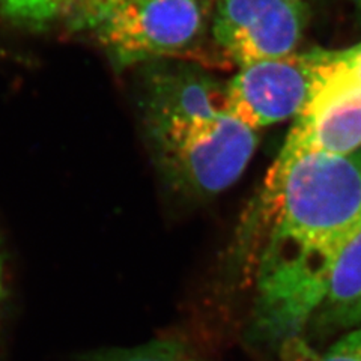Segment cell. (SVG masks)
Returning <instances> with one entry per match:
<instances>
[{
  "label": "cell",
  "instance_id": "obj_5",
  "mask_svg": "<svg viewBox=\"0 0 361 361\" xmlns=\"http://www.w3.org/2000/svg\"><path fill=\"white\" fill-rule=\"evenodd\" d=\"M319 49L243 66L226 86L228 111L252 130L295 119L306 106Z\"/></svg>",
  "mask_w": 361,
  "mask_h": 361
},
{
  "label": "cell",
  "instance_id": "obj_1",
  "mask_svg": "<svg viewBox=\"0 0 361 361\" xmlns=\"http://www.w3.org/2000/svg\"><path fill=\"white\" fill-rule=\"evenodd\" d=\"M361 229V148L277 157L243 226L253 259L252 334L286 346L312 324L343 248Z\"/></svg>",
  "mask_w": 361,
  "mask_h": 361
},
{
  "label": "cell",
  "instance_id": "obj_11",
  "mask_svg": "<svg viewBox=\"0 0 361 361\" xmlns=\"http://www.w3.org/2000/svg\"><path fill=\"white\" fill-rule=\"evenodd\" d=\"M326 70L361 89V42L345 50H322Z\"/></svg>",
  "mask_w": 361,
  "mask_h": 361
},
{
  "label": "cell",
  "instance_id": "obj_4",
  "mask_svg": "<svg viewBox=\"0 0 361 361\" xmlns=\"http://www.w3.org/2000/svg\"><path fill=\"white\" fill-rule=\"evenodd\" d=\"M307 18L304 0H217L211 37L226 62L243 68L295 53Z\"/></svg>",
  "mask_w": 361,
  "mask_h": 361
},
{
  "label": "cell",
  "instance_id": "obj_3",
  "mask_svg": "<svg viewBox=\"0 0 361 361\" xmlns=\"http://www.w3.org/2000/svg\"><path fill=\"white\" fill-rule=\"evenodd\" d=\"M211 0H122L90 30L116 71L146 61L191 58Z\"/></svg>",
  "mask_w": 361,
  "mask_h": 361
},
{
  "label": "cell",
  "instance_id": "obj_9",
  "mask_svg": "<svg viewBox=\"0 0 361 361\" xmlns=\"http://www.w3.org/2000/svg\"><path fill=\"white\" fill-rule=\"evenodd\" d=\"M122 0H4L2 13L14 25L33 30L90 32Z\"/></svg>",
  "mask_w": 361,
  "mask_h": 361
},
{
  "label": "cell",
  "instance_id": "obj_7",
  "mask_svg": "<svg viewBox=\"0 0 361 361\" xmlns=\"http://www.w3.org/2000/svg\"><path fill=\"white\" fill-rule=\"evenodd\" d=\"M228 111L226 86L190 66L157 70L146 86V127L214 118Z\"/></svg>",
  "mask_w": 361,
  "mask_h": 361
},
{
  "label": "cell",
  "instance_id": "obj_10",
  "mask_svg": "<svg viewBox=\"0 0 361 361\" xmlns=\"http://www.w3.org/2000/svg\"><path fill=\"white\" fill-rule=\"evenodd\" d=\"M80 361H202L191 349L171 338H157L134 348H110L86 353Z\"/></svg>",
  "mask_w": 361,
  "mask_h": 361
},
{
  "label": "cell",
  "instance_id": "obj_12",
  "mask_svg": "<svg viewBox=\"0 0 361 361\" xmlns=\"http://www.w3.org/2000/svg\"><path fill=\"white\" fill-rule=\"evenodd\" d=\"M313 361H361V329L343 336L329 351Z\"/></svg>",
  "mask_w": 361,
  "mask_h": 361
},
{
  "label": "cell",
  "instance_id": "obj_13",
  "mask_svg": "<svg viewBox=\"0 0 361 361\" xmlns=\"http://www.w3.org/2000/svg\"><path fill=\"white\" fill-rule=\"evenodd\" d=\"M5 262H4V253H2V243H0V306L5 298Z\"/></svg>",
  "mask_w": 361,
  "mask_h": 361
},
{
  "label": "cell",
  "instance_id": "obj_8",
  "mask_svg": "<svg viewBox=\"0 0 361 361\" xmlns=\"http://www.w3.org/2000/svg\"><path fill=\"white\" fill-rule=\"evenodd\" d=\"M361 324V229L338 256L325 298L310 325L338 331Z\"/></svg>",
  "mask_w": 361,
  "mask_h": 361
},
{
  "label": "cell",
  "instance_id": "obj_6",
  "mask_svg": "<svg viewBox=\"0 0 361 361\" xmlns=\"http://www.w3.org/2000/svg\"><path fill=\"white\" fill-rule=\"evenodd\" d=\"M361 148V89L318 66L306 106L298 113L279 157L345 155Z\"/></svg>",
  "mask_w": 361,
  "mask_h": 361
},
{
  "label": "cell",
  "instance_id": "obj_2",
  "mask_svg": "<svg viewBox=\"0 0 361 361\" xmlns=\"http://www.w3.org/2000/svg\"><path fill=\"white\" fill-rule=\"evenodd\" d=\"M157 164L179 193L211 197L233 185L257 148V134L229 113L148 128Z\"/></svg>",
  "mask_w": 361,
  "mask_h": 361
},
{
  "label": "cell",
  "instance_id": "obj_14",
  "mask_svg": "<svg viewBox=\"0 0 361 361\" xmlns=\"http://www.w3.org/2000/svg\"><path fill=\"white\" fill-rule=\"evenodd\" d=\"M353 4L355 6V13H357L358 21H360V25H361V0H353Z\"/></svg>",
  "mask_w": 361,
  "mask_h": 361
}]
</instances>
